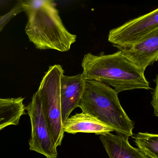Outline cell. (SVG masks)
Here are the masks:
<instances>
[{"mask_svg": "<svg viewBox=\"0 0 158 158\" xmlns=\"http://www.w3.org/2000/svg\"><path fill=\"white\" fill-rule=\"evenodd\" d=\"M83 78L114 87L118 93L134 89H150L144 72L119 50L109 55L88 53L81 64Z\"/></svg>", "mask_w": 158, "mask_h": 158, "instance_id": "6da1fadb", "label": "cell"}, {"mask_svg": "<svg viewBox=\"0 0 158 158\" xmlns=\"http://www.w3.org/2000/svg\"><path fill=\"white\" fill-rule=\"evenodd\" d=\"M25 12L28 21L25 32L37 49L69 51L77 41V35L69 32L63 24L52 1H26Z\"/></svg>", "mask_w": 158, "mask_h": 158, "instance_id": "7a4b0ae2", "label": "cell"}, {"mask_svg": "<svg viewBox=\"0 0 158 158\" xmlns=\"http://www.w3.org/2000/svg\"><path fill=\"white\" fill-rule=\"evenodd\" d=\"M79 107L82 112L96 118L118 134L128 138L133 136L134 122L122 107L118 93L106 84L85 80Z\"/></svg>", "mask_w": 158, "mask_h": 158, "instance_id": "3957f363", "label": "cell"}, {"mask_svg": "<svg viewBox=\"0 0 158 158\" xmlns=\"http://www.w3.org/2000/svg\"><path fill=\"white\" fill-rule=\"evenodd\" d=\"M64 70L56 65L49 67L38 89L44 118L52 140L56 147L62 145L64 131L61 111L60 87Z\"/></svg>", "mask_w": 158, "mask_h": 158, "instance_id": "277c9868", "label": "cell"}, {"mask_svg": "<svg viewBox=\"0 0 158 158\" xmlns=\"http://www.w3.org/2000/svg\"><path fill=\"white\" fill-rule=\"evenodd\" d=\"M26 110L31 123L30 150L43 155L46 158H57V147L51 137L38 92L32 96L30 103L26 106Z\"/></svg>", "mask_w": 158, "mask_h": 158, "instance_id": "5b68a950", "label": "cell"}, {"mask_svg": "<svg viewBox=\"0 0 158 158\" xmlns=\"http://www.w3.org/2000/svg\"><path fill=\"white\" fill-rule=\"evenodd\" d=\"M158 28V8L110 31L108 41L115 47L139 42Z\"/></svg>", "mask_w": 158, "mask_h": 158, "instance_id": "8992f818", "label": "cell"}, {"mask_svg": "<svg viewBox=\"0 0 158 158\" xmlns=\"http://www.w3.org/2000/svg\"><path fill=\"white\" fill-rule=\"evenodd\" d=\"M117 47L145 72L148 66L158 61V28L137 43Z\"/></svg>", "mask_w": 158, "mask_h": 158, "instance_id": "52a82bcc", "label": "cell"}, {"mask_svg": "<svg viewBox=\"0 0 158 158\" xmlns=\"http://www.w3.org/2000/svg\"><path fill=\"white\" fill-rule=\"evenodd\" d=\"M85 79L82 74L73 76L63 75L61 78V96L62 118L64 122L72 111L79 107L84 90Z\"/></svg>", "mask_w": 158, "mask_h": 158, "instance_id": "ba28073f", "label": "cell"}, {"mask_svg": "<svg viewBox=\"0 0 158 158\" xmlns=\"http://www.w3.org/2000/svg\"><path fill=\"white\" fill-rule=\"evenodd\" d=\"M64 130L65 133L71 134L85 133L99 135L114 131L110 127L96 118L83 112L68 118L64 123Z\"/></svg>", "mask_w": 158, "mask_h": 158, "instance_id": "9c48e42d", "label": "cell"}, {"mask_svg": "<svg viewBox=\"0 0 158 158\" xmlns=\"http://www.w3.org/2000/svg\"><path fill=\"white\" fill-rule=\"evenodd\" d=\"M99 138L109 158H149L132 146L126 136L108 133L101 135Z\"/></svg>", "mask_w": 158, "mask_h": 158, "instance_id": "30bf717a", "label": "cell"}, {"mask_svg": "<svg viewBox=\"0 0 158 158\" xmlns=\"http://www.w3.org/2000/svg\"><path fill=\"white\" fill-rule=\"evenodd\" d=\"M24 98L0 97V131L12 125H18L22 116L26 115Z\"/></svg>", "mask_w": 158, "mask_h": 158, "instance_id": "8fae6325", "label": "cell"}, {"mask_svg": "<svg viewBox=\"0 0 158 158\" xmlns=\"http://www.w3.org/2000/svg\"><path fill=\"white\" fill-rule=\"evenodd\" d=\"M138 149L149 158H158V134L139 132L133 136Z\"/></svg>", "mask_w": 158, "mask_h": 158, "instance_id": "7c38bea8", "label": "cell"}, {"mask_svg": "<svg viewBox=\"0 0 158 158\" xmlns=\"http://www.w3.org/2000/svg\"><path fill=\"white\" fill-rule=\"evenodd\" d=\"M27 7V4L26 1H18L6 14L0 16V32L12 19L21 12H25Z\"/></svg>", "mask_w": 158, "mask_h": 158, "instance_id": "4fadbf2b", "label": "cell"}, {"mask_svg": "<svg viewBox=\"0 0 158 158\" xmlns=\"http://www.w3.org/2000/svg\"><path fill=\"white\" fill-rule=\"evenodd\" d=\"M156 87L152 95L151 104L154 108L155 116L158 117V75L156 79Z\"/></svg>", "mask_w": 158, "mask_h": 158, "instance_id": "5bb4252c", "label": "cell"}]
</instances>
